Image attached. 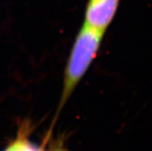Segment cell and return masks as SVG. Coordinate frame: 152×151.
<instances>
[{
  "instance_id": "6da1fadb",
  "label": "cell",
  "mask_w": 152,
  "mask_h": 151,
  "mask_svg": "<svg viewBox=\"0 0 152 151\" xmlns=\"http://www.w3.org/2000/svg\"><path fill=\"white\" fill-rule=\"evenodd\" d=\"M104 36V33L84 24L80 29L69 52L64 70L62 93L56 118L98 55Z\"/></svg>"
},
{
  "instance_id": "277c9868",
  "label": "cell",
  "mask_w": 152,
  "mask_h": 151,
  "mask_svg": "<svg viewBox=\"0 0 152 151\" xmlns=\"http://www.w3.org/2000/svg\"><path fill=\"white\" fill-rule=\"evenodd\" d=\"M52 151H67L65 148H64L62 146H60V147H56L54 148Z\"/></svg>"
},
{
  "instance_id": "7a4b0ae2",
  "label": "cell",
  "mask_w": 152,
  "mask_h": 151,
  "mask_svg": "<svg viewBox=\"0 0 152 151\" xmlns=\"http://www.w3.org/2000/svg\"><path fill=\"white\" fill-rule=\"evenodd\" d=\"M121 0H87L83 24L100 33H106L114 20Z\"/></svg>"
},
{
  "instance_id": "3957f363",
  "label": "cell",
  "mask_w": 152,
  "mask_h": 151,
  "mask_svg": "<svg viewBox=\"0 0 152 151\" xmlns=\"http://www.w3.org/2000/svg\"><path fill=\"white\" fill-rule=\"evenodd\" d=\"M30 129L27 122L21 125L15 137L3 151H43L40 147L29 140Z\"/></svg>"
}]
</instances>
